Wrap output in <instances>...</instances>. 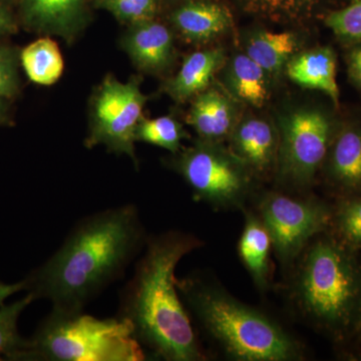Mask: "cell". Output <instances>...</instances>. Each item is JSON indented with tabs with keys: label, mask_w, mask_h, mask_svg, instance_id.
<instances>
[{
	"label": "cell",
	"mask_w": 361,
	"mask_h": 361,
	"mask_svg": "<svg viewBox=\"0 0 361 361\" xmlns=\"http://www.w3.org/2000/svg\"><path fill=\"white\" fill-rule=\"evenodd\" d=\"M139 209L123 204L78 221L56 251L25 278L35 300L47 299L63 314L85 308L122 279L147 240Z\"/></svg>",
	"instance_id": "cell-1"
},
{
	"label": "cell",
	"mask_w": 361,
	"mask_h": 361,
	"mask_svg": "<svg viewBox=\"0 0 361 361\" xmlns=\"http://www.w3.org/2000/svg\"><path fill=\"white\" fill-rule=\"evenodd\" d=\"M201 244L179 231L148 237L133 276L121 292L118 317L130 322L144 349L165 360H204L175 278L180 259Z\"/></svg>",
	"instance_id": "cell-2"
},
{
	"label": "cell",
	"mask_w": 361,
	"mask_h": 361,
	"mask_svg": "<svg viewBox=\"0 0 361 361\" xmlns=\"http://www.w3.org/2000/svg\"><path fill=\"white\" fill-rule=\"evenodd\" d=\"M177 286L188 312L235 360L285 361L298 357V346L276 323L203 278L177 280Z\"/></svg>",
	"instance_id": "cell-3"
},
{
	"label": "cell",
	"mask_w": 361,
	"mask_h": 361,
	"mask_svg": "<svg viewBox=\"0 0 361 361\" xmlns=\"http://www.w3.org/2000/svg\"><path fill=\"white\" fill-rule=\"evenodd\" d=\"M355 250L332 237L311 247L299 278L298 294L307 314L337 339L355 329L361 302V265Z\"/></svg>",
	"instance_id": "cell-4"
},
{
	"label": "cell",
	"mask_w": 361,
	"mask_h": 361,
	"mask_svg": "<svg viewBox=\"0 0 361 361\" xmlns=\"http://www.w3.org/2000/svg\"><path fill=\"white\" fill-rule=\"evenodd\" d=\"M144 348L123 318L99 319L84 312L51 311L40 323L23 360L144 361Z\"/></svg>",
	"instance_id": "cell-5"
},
{
	"label": "cell",
	"mask_w": 361,
	"mask_h": 361,
	"mask_svg": "<svg viewBox=\"0 0 361 361\" xmlns=\"http://www.w3.org/2000/svg\"><path fill=\"white\" fill-rule=\"evenodd\" d=\"M176 155L173 166L197 200L216 208L241 204L249 186V170L229 149L199 140Z\"/></svg>",
	"instance_id": "cell-6"
},
{
	"label": "cell",
	"mask_w": 361,
	"mask_h": 361,
	"mask_svg": "<svg viewBox=\"0 0 361 361\" xmlns=\"http://www.w3.org/2000/svg\"><path fill=\"white\" fill-rule=\"evenodd\" d=\"M277 130L278 172L293 184H310L336 137L334 120L319 109H296L279 116Z\"/></svg>",
	"instance_id": "cell-7"
},
{
	"label": "cell",
	"mask_w": 361,
	"mask_h": 361,
	"mask_svg": "<svg viewBox=\"0 0 361 361\" xmlns=\"http://www.w3.org/2000/svg\"><path fill=\"white\" fill-rule=\"evenodd\" d=\"M146 102L137 80L122 82L111 75L106 77L92 99L85 147L103 145L111 153L129 157L137 167L135 129Z\"/></svg>",
	"instance_id": "cell-8"
},
{
	"label": "cell",
	"mask_w": 361,
	"mask_h": 361,
	"mask_svg": "<svg viewBox=\"0 0 361 361\" xmlns=\"http://www.w3.org/2000/svg\"><path fill=\"white\" fill-rule=\"evenodd\" d=\"M261 217L278 256L283 261L295 257L315 235L332 224L334 209L316 201L296 200L269 194L260 204Z\"/></svg>",
	"instance_id": "cell-9"
},
{
	"label": "cell",
	"mask_w": 361,
	"mask_h": 361,
	"mask_svg": "<svg viewBox=\"0 0 361 361\" xmlns=\"http://www.w3.org/2000/svg\"><path fill=\"white\" fill-rule=\"evenodd\" d=\"M230 139V152L249 172L264 175L277 166L279 135L274 126L260 118L237 123Z\"/></svg>",
	"instance_id": "cell-10"
},
{
	"label": "cell",
	"mask_w": 361,
	"mask_h": 361,
	"mask_svg": "<svg viewBox=\"0 0 361 361\" xmlns=\"http://www.w3.org/2000/svg\"><path fill=\"white\" fill-rule=\"evenodd\" d=\"M327 179L343 196H361V126L336 132L324 161Z\"/></svg>",
	"instance_id": "cell-11"
},
{
	"label": "cell",
	"mask_w": 361,
	"mask_h": 361,
	"mask_svg": "<svg viewBox=\"0 0 361 361\" xmlns=\"http://www.w3.org/2000/svg\"><path fill=\"white\" fill-rule=\"evenodd\" d=\"M123 47L140 70L161 73L174 59V40L167 26L155 20L130 25Z\"/></svg>",
	"instance_id": "cell-12"
},
{
	"label": "cell",
	"mask_w": 361,
	"mask_h": 361,
	"mask_svg": "<svg viewBox=\"0 0 361 361\" xmlns=\"http://www.w3.org/2000/svg\"><path fill=\"white\" fill-rule=\"evenodd\" d=\"M186 121L202 141L214 142L229 137L238 123L231 96L217 87H208L194 97Z\"/></svg>",
	"instance_id": "cell-13"
},
{
	"label": "cell",
	"mask_w": 361,
	"mask_h": 361,
	"mask_svg": "<svg viewBox=\"0 0 361 361\" xmlns=\"http://www.w3.org/2000/svg\"><path fill=\"white\" fill-rule=\"evenodd\" d=\"M87 6V0H23L21 11L30 27L71 39L84 25Z\"/></svg>",
	"instance_id": "cell-14"
},
{
	"label": "cell",
	"mask_w": 361,
	"mask_h": 361,
	"mask_svg": "<svg viewBox=\"0 0 361 361\" xmlns=\"http://www.w3.org/2000/svg\"><path fill=\"white\" fill-rule=\"evenodd\" d=\"M171 23L185 39L210 42L227 32L233 18L227 7L211 0H189L171 16Z\"/></svg>",
	"instance_id": "cell-15"
},
{
	"label": "cell",
	"mask_w": 361,
	"mask_h": 361,
	"mask_svg": "<svg viewBox=\"0 0 361 361\" xmlns=\"http://www.w3.org/2000/svg\"><path fill=\"white\" fill-rule=\"evenodd\" d=\"M287 77L305 89L324 92L334 104L339 103L336 80V56L329 47L297 52L285 68Z\"/></svg>",
	"instance_id": "cell-16"
},
{
	"label": "cell",
	"mask_w": 361,
	"mask_h": 361,
	"mask_svg": "<svg viewBox=\"0 0 361 361\" xmlns=\"http://www.w3.org/2000/svg\"><path fill=\"white\" fill-rule=\"evenodd\" d=\"M223 49L196 51L185 59L179 71L166 85V92L175 101L185 102L195 97L212 82L214 75L224 66Z\"/></svg>",
	"instance_id": "cell-17"
},
{
	"label": "cell",
	"mask_w": 361,
	"mask_h": 361,
	"mask_svg": "<svg viewBox=\"0 0 361 361\" xmlns=\"http://www.w3.org/2000/svg\"><path fill=\"white\" fill-rule=\"evenodd\" d=\"M298 37L292 32L257 30L246 42L245 54L268 73L278 75L298 52Z\"/></svg>",
	"instance_id": "cell-18"
},
{
	"label": "cell",
	"mask_w": 361,
	"mask_h": 361,
	"mask_svg": "<svg viewBox=\"0 0 361 361\" xmlns=\"http://www.w3.org/2000/svg\"><path fill=\"white\" fill-rule=\"evenodd\" d=\"M269 78L246 54H238L228 63L226 85L235 99L261 108L269 99Z\"/></svg>",
	"instance_id": "cell-19"
},
{
	"label": "cell",
	"mask_w": 361,
	"mask_h": 361,
	"mask_svg": "<svg viewBox=\"0 0 361 361\" xmlns=\"http://www.w3.org/2000/svg\"><path fill=\"white\" fill-rule=\"evenodd\" d=\"M271 243L269 233L263 222L248 214L240 239L239 253L254 281L260 287L267 284Z\"/></svg>",
	"instance_id": "cell-20"
},
{
	"label": "cell",
	"mask_w": 361,
	"mask_h": 361,
	"mask_svg": "<svg viewBox=\"0 0 361 361\" xmlns=\"http://www.w3.org/2000/svg\"><path fill=\"white\" fill-rule=\"evenodd\" d=\"M20 59L26 75L35 84L51 85L63 75V56L58 44L49 37L28 44L21 51Z\"/></svg>",
	"instance_id": "cell-21"
},
{
	"label": "cell",
	"mask_w": 361,
	"mask_h": 361,
	"mask_svg": "<svg viewBox=\"0 0 361 361\" xmlns=\"http://www.w3.org/2000/svg\"><path fill=\"white\" fill-rule=\"evenodd\" d=\"M325 0H237L246 13L274 23H298L310 20Z\"/></svg>",
	"instance_id": "cell-22"
},
{
	"label": "cell",
	"mask_w": 361,
	"mask_h": 361,
	"mask_svg": "<svg viewBox=\"0 0 361 361\" xmlns=\"http://www.w3.org/2000/svg\"><path fill=\"white\" fill-rule=\"evenodd\" d=\"M33 301L35 297L27 293L20 300L0 307V360H23L28 339L20 336L18 322L21 313Z\"/></svg>",
	"instance_id": "cell-23"
},
{
	"label": "cell",
	"mask_w": 361,
	"mask_h": 361,
	"mask_svg": "<svg viewBox=\"0 0 361 361\" xmlns=\"http://www.w3.org/2000/svg\"><path fill=\"white\" fill-rule=\"evenodd\" d=\"M182 125L172 116L146 118L142 116L135 129V142L154 145L177 154L182 147V141L187 137Z\"/></svg>",
	"instance_id": "cell-24"
},
{
	"label": "cell",
	"mask_w": 361,
	"mask_h": 361,
	"mask_svg": "<svg viewBox=\"0 0 361 361\" xmlns=\"http://www.w3.org/2000/svg\"><path fill=\"white\" fill-rule=\"evenodd\" d=\"M337 239L353 250L361 249V196L346 197L334 210Z\"/></svg>",
	"instance_id": "cell-25"
},
{
	"label": "cell",
	"mask_w": 361,
	"mask_h": 361,
	"mask_svg": "<svg viewBox=\"0 0 361 361\" xmlns=\"http://www.w3.org/2000/svg\"><path fill=\"white\" fill-rule=\"evenodd\" d=\"M96 6L113 14L116 20L132 25L155 20L161 0H96Z\"/></svg>",
	"instance_id": "cell-26"
},
{
	"label": "cell",
	"mask_w": 361,
	"mask_h": 361,
	"mask_svg": "<svg viewBox=\"0 0 361 361\" xmlns=\"http://www.w3.org/2000/svg\"><path fill=\"white\" fill-rule=\"evenodd\" d=\"M325 25L338 39L361 44V0H353L348 6L327 14Z\"/></svg>",
	"instance_id": "cell-27"
},
{
	"label": "cell",
	"mask_w": 361,
	"mask_h": 361,
	"mask_svg": "<svg viewBox=\"0 0 361 361\" xmlns=\"http://www.w3.org/2000/svg\"><path fill=\"white\" fill-rule=\"evenodd\" d=\"M18 90V59L16 52L0 47V99L13 97Z\"/></svg>",
	"instance_id": "cell-28"
},
{
	"label": "cell",
	"mask_w": 361,
	"mask_h": 361,
	"mask_svg": "<svg viewBox=\"0 0 361 361\" xmlns=\"http://www.w3.org/2000/svg\"><path fill=\"white\" fill-rule=\"evenodd\" d=\"M348 61L350 77L361 87V44L351 49Z\"/></svg>",
	"instance_id": "cell-29"
},
{
	"label": "cell",
	"mask_w": 361,
	"mask_h": 361,
	"mask_svg": "<svg viewBox=\"0 0 361 361\" xmlns=\"http://www.w3.org/2000/svg\"><path fill=\"white\" fill-rule=\"evenodd\" d=\"M26 287L27 286H26L25 279L13 284L2 283V282H0V307L4 305V301H6V299L13 296V294L20 291H26Z\"/></svg>",
	"instance_id": "cell-30"
},
{
	"label": "cell",
	"mask_w": 361,
	"mask_h": 361,
	"mask_svg": "<svg viewBox=\"0 0 361 361\" xmlns=\"http://www.w3.org/2000/svg\"><path fill=\"white\" fill-rule=\"evenodd\" d=\"M16 23L8 8L0 2V35L13 32L16 30Z\"/></svg>",
	"instance_id": "cell-31"
},
{
	"label": "cell",
	"mask_w": 361,
	"mask_h": 361,
	"mask_svg": "<svg viewBox=\"0 0 361 361\" xmlns=\"http://www.w3.org/2000/svg\"><path fill=\"white\" fill-rule=\"evenodd\" d=\"M353 334H357L358 336L361 337V302L360 310H358L357 317H356L355 329H353Z\"/></svg>",
	"instance_id": "cell-32"
},
{
	"label": "cell",
	"mask_w": 361,
	"mask_h": 361,
	"mask_svg": "<svg viewBox=\"0 0 361 361\" xmlns=\"http://www.w3.org/2000/svg\"><path fill=\"white\" fill-rule=\"evenodd\" d=\"M4 115H6V104H4V101L0 99V123L4 121Z\"/></svg>",
	"instance_id": "cell-33"
},
{
	"label": "cell",
	"mask_w": 361,
	"mask_h": 361,
	"mask_svg": "<svg viewBox=\"0 0 361 361\" xmlns=\"http://www.w3.org/2000/svg\"><path fill=\"white\" fill-rule=\"evenodd\" d=\"M187 1H189V0H187Z\"/></svg>",
	"instance_id": "cell-34"
}]
</instances>
